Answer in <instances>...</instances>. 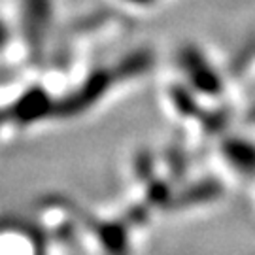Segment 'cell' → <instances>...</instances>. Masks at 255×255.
<instances>
[{
	"label": "cell",
	"instance_id": "7a4b0ae2",
	"mask_svg": "<svg viewBox=\"0 0 255 255\" xmlns=\"http://www.w3.org/2000/svg\"><path fill=\"white\" fill-rule=\"evenodd\" d=\"M6 40H8V32H6V28H4L2 21H0V47H4Z\"/></svg>",
	"mask_w": 255,
	"mask_h": 255
},
{
	"label": "cell",
	"instance_id": "6da1fadb",
	"mask_svg": "<svg viewBox=\"0 0 255 255\" xmlns=\"http://www.w3.org/2000/svg\"><path fill=\"white\" fill-rule=\"evenodd\" d=\"M51 17V0H23V30L30 49L38 47Z\"/></svg>",
	"mask_w": 255,
	"mask_h": 255
}]
</instances>
